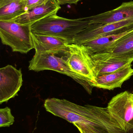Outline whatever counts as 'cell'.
I'll return each instance as SVG.
<instances>
[{"label": "cell", "mask_w": 133, "mask_h": 133, "mask_svg": "<svg viewBox=\"0 0 133 133\" xmlns=\"http://www.w3.org/2000/svg\"><path fill=\"white\" fill-rule=\"evenodd\" d=\"M44 106L47 111L72 123L79 130L88 133L124 132L110 115L107 107L80 105L55 98L46 99Z\"/></svg>", "instance_id": "6da1fadb"}, {"label": "cell", "mask_w": 133, "mask_h": 133, "mask_svg": "<svg viewBox=\"0 0 133 133\" xmlns=\"http://www.w3.org/2000/svg\"><path fill=\"white\" fill-rule=\"evenodd\" d=\"M89 25V22L85 18L70 19L55 15L34 23L31 25V30L33 33L64 39L71 44L75 36Z\"/></svg>", "instance_id": "7a4b0ae2"}, {"label": "cell", "mask_w": 133, "mask_h": 133, "mask_svg": "<svg viewBox=\"0 0 133 133\" xmlns=\"http://www.w3.org/2000/svg\"><path fill=\"white\" fill-rule=\"evenodd\" d=\"M68 51L67 46L66 49L59 51L35 53L29 62V70L36 72L53 70L66 75L83 86L88 94H91L93 88L75 73L68 64Z\"/></svg>", "instance_id": "3957f363"}, {"label": "cell", "mask_w": 133, "mask_h": 133, "mask_svg": "<svg viewBox=\"0 0 133 133\" xmlns=\"http://www.w3.org/2000/svg\"><path fill=\"white\" fill-rule=\"evenodd\" d=\"M31 33L30 25L0 20L2 43L10 47L13 52L26 54L34 49Z\"/></svg>", "instance_id": "277c9868"}, {"label": "cell", "mask_w": 133, "mask_h": 133, "mask_svg": "<svg viewBox=\"0 0 133 133\" xmlns=\"http://www.w3.org/2000/svg\"><path fill=\"white\" fill-rule=\"evenodd\" d=\"M112 117L124 132L133 129V103L131 93L125 91L112 98L107 107Z\"/></svg>", "instance_id": "5b68a950"}, {"label": "cell", "mask_w": 133, "mask_h": 133, "mask_svg": "<svg viewBox=\"0 0 133 133\" xmlns=\"http://www.w3.org/2000/svg\"><path fill=\"white\" fill-rule=\"evenodd\" d=\"M68 64L71 69L91 87L95 81L93 64L90 55L81 44H68Z\"/></svg>", "instance_id": "8992f818"}, {"label": "cell", "mask_w": 133, "mask_h": 133, "mask_svg": "<svg viewBox=\"0 0 133 133\" xmlns=\"http://www.w3.org/2000/svg\"><path fill=\"white\" fill-rule=\"evenodd\" d=\"M22 74L11 65L0 69V104L17 95L22 85Z\"/></svg>", "instance_id": "52a82bcc"}, {"label": "cell", "mask_w": 133, "mask_h": 133, "mask_svg": "<svg viewBox=\"0 0 133 133\" xmlns=\"http://www.w3.org/2000/svg\"><path fill=\"white\" fill-rule=\"evenodd\" d=\"M133 25V18L118 22L101 25L89 24L74 38L73 44H81L85 42L120 32Z\"/></svg>", "instance_id": "ba28073f"}, {"label": "cell", "mask_w": 133, "mask_h": 133, "mask_svg": "<svg viewBox=\"0 0 133 133\" xmlns=\"http://www.w3.org/2000/svg\"><path fill=\"white\" fill-rule=\"evenodd\" d=\"M132 32L133 25L120 32L87 41L81 45L90 55L107 53Z\"/></svg>", "instance_id": "9c48e42d"}, {"label": "cell", "mask_w": 133, "mask_h": 133, "mask_svg": "<svg viewBox=\"0 0 133 133\" xmlns=\"http://www.w3.org/2000/svg\"><path fill=\"white\" fill-rule=\"evenodd\" d=\"M90 56L94 61L103 62L133 60V32L124 37L108 52Z\"/></svg>", "instance_id": "30bf717a"}, {"label": "cell", "mask_w": 133, "mask_h": 133, "mask_svg": "<svg viewBox=\"0 0 133 133\" xmlns=\"http://www.w3.org/2000/svg\"><path fill=\"white\" fill-rule=\"evenodd\" d=\"M133 18V1L123 2L119 7L96 15L85 17L89 24L101 25L118 22Z\"/></svg>", "instance_id": "8fae6325"}, {"label": "cell", "mask_w": 133, "mask_h": 133, "mask_svg": "<svg viewBox=\"0 0 133 133\" xmlns=\"http://www.w3.org/2000/svg\"><path fill=\"white\" fill-rule=\"evenodd\" d=\"M61 8L60 5L56 0H49L44 4L27 10L26 12L12 21L22 25H31L46 17L57 15Z\"/></svg>", "instance_id": "7c38bea8"}, {"label": "cell", "mask_w": 133, "mask_h": 133, "mask_svg": "<svg viewBox=\"0 0 133 133\" xmlns=\"http://www.w3.org/2000/svg\"><path fill=\"white\" fill-rule=\"evenodd\" d=\"M133 75V69L131 65L110 74L97 77L93 87L110 90L121 88L123 83Z\"/></svg>", "instance_id": "4fadbf2b"}, {"label": "cell", "mask_w": 133, "mask_h": 133, "mask_svg": "<svg viewBox=\"0 0 133 133\" xmlns=\"http://www.w3.org/2000/svg\"><path fill=\"white\" fill-rule=\"evenodd\" d=\"M35 53L59 51L66 49L68 42L57 37L31 33Z\"/></svg>", "instance_id": "5bb4252c"}, {"label": "cell", "mask_w": 133, "mask_h": 133, "mask_svg": "<svg viewBox=\"0 0 133 133\" xmlns=\"http://www.w3.org/2000/svg\"><path fill=\"white\" fill-rule=\"evenodd\" d=\"M27 11L25 0H0L1 21H13Z\"/></svg>", "instance_id": "9a60e30c"}, {"label": "cell", "mask_w": 133, "mask_h": 133, "mask_svg": "<svg viewBox=\"0 0 133 133\" xmlns=\"http://www.w3.org/2000/svg\"><path fill=\"white\" fill-rule=\"evenodd\" d=\"M93 72L95 78L110 74L131 66L133 60L125 61L103 62L92 60Z\"/></svg>", "instance_id": "2e32d148"}, {"label": "cell", "mask_w": 133, "mask_h": 133, "mask_svg": "<svg viewBox=\"0 0 133 133\" xmlns=\"http://www.w3.org/2000/svg\"><path fill=\"white\" fill-rule=\"evenodd\" d=\"M15 118L10 108L5 107L0 109V127H8L13 125Z\"/></svg>", "instance_id": "e0dca14e"}, {"label": "cell", "mask_w": 133, "mask_h": 133, "mask_svg": "<svg viewBox=\"0 0 133 133\" xmlns=\"http://www.w3.org/2000/svg\"><path fill=\"white\" fill-rule=\"evenodd\" d=\"M49 0H25L26 6L27 10L35 7L42 5L47 3Z\"/></svg>", "instance_id": "ac0fdd59"}, {"label": "cell", "mask_w": 133, "mask_h": 133, "mask_svg": "<svg viewBox=\"0 0 133 133\" xmlns=\"http://www.w3.org/2000/svg\"><path fill=\"white\" fill-rule=\"evenodd\" d=\"M81 0H56L57 3L59 5H65L66 4H77L79 1Z\"/></svg>", "instance_id": "d6986e66"}, {"label": "cell", "mask_w": 133, "mask_h": 133, "mask_svg": "<svg viewBox=\"0 0 133 133\" xmlns=\"http://www.w3.org/2000/svg\"><path fill=\"white\" fill-rule=\"evenodd\" d=\"M121 133H133V129L127 132H123Z\"/></svg>", "instance_id": "ffe728a7"}, {"label": "cell", "mask_w": 133, "mask_h": 133, "mask_svg": "<svg viewBox=\"0 0 133 133\" xmlns=\"http://www.w3.org/2000/svg\"><path fill=\"white\" fill-rule=\"evenodd\" d=\"M79 131L80 132V133H88L85 132V131H83V130H79Z\"/></svg>", "instance_id": "44dd1931"}, {"label": "cell", "mask_w": 133, "mask_h": 133, "mask_svg": "<svg viewBox=\"0 0 133 133\" xmlns=\"http://www.w3.org/2000/svg\"><path fill=\"white\" fill-rule=\"evenodd\" d=\"M131 98L133 103V94H131Z\"/></svg>", "instance_id": "7402d4cb"}, {"label": "cell", "mask_w": 133, "mask_h": 133, "mask_svg": "<svg viewBox=\"0 0 133 133\" xmlns=\"http://www.w3.org/2000/svg\"></svg>", "instance_id": "603a6c76"}]
</instances>
